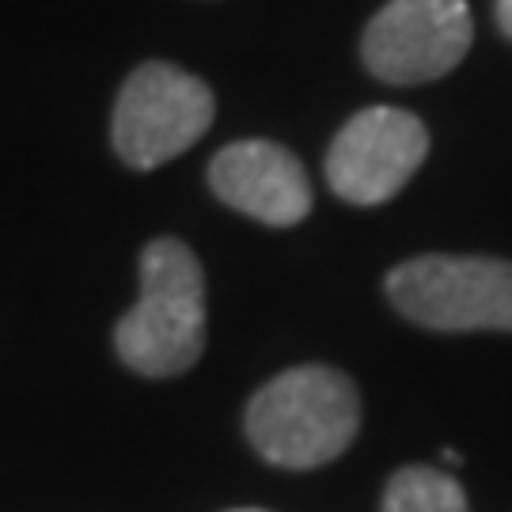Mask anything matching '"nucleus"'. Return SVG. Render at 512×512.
Returning <instances> with one entry per match:
<instances>
[{"label": "nucleus", "mask_w": 512, "mask_h": 512, "mask_svg": "<svg viewBox=\"0 0 512 512\" xmlns=\"http://www.w3.org/2000/svg\"><path fill=\"white\" fill-rule=\"evenodd\" d=\"M361 429V399L349 376L300 365L258 387L247 403V440L262 459L311 471L346 452Z\"/></svg>", "instance_id": "obj_1"}, {"label": "nucleus", "mask_w": 512, "mask_h": 512, "mask_svg": "<svg viewBox=\"0 0 512 512\" xmlns=\"http://www.w3.org/2000/svg\"><path fill=\"white\" fill-rule=\"evenodd\" d=\"M118 357L164 380L198 365L205 349V277L183 239H152L141 255V300L114 327Z\"/></svg>", "instance_id": "obj_2"}, {"label": "nucleus", "mask_w": 512, "mask_h": 512, "mask_svg": "<svg viewBox=\"0 0 512 512\" xmlns=\"http://www.w3.org/2000/svg\"><path fill=\"white\" fill-rule=\"evenodd\" d=\"M213 92L179 65L148 61L133 69L114 103V148L129 167L152 171L190 145L213 122Z\"/></svg>", "instance_id": "obj_3"}, {"label": "nucleus", "mask_w": 512, "mask_h": 512, "mask_svg": "<svg viewBox=\"0 0 512 512\" xmlns=\"http://www.w3.org/2000/svg\"><path fill=\"white\" fill-rule=\"evenodd\" d=\"M391 304L429 330H512V262L410 258L387 277Z\"/></svg>", "instance_id": "obj_4"}, {"label": "nucleus", "mask_w": 512, "mask_h": 512, "mask_svg": "<svg viewBox=\"0 0 512 512\" xmlns=\"http://www.w3.org/2000/svg\"><path fill=\"white\" fill-rule=\"evenodd\" d=\"M471 35L467 0H391L365 27L361 57L387 84H425L456 69Z\"/></svg>", "instance_id": "obj_5"}, {"label": "nucleus", "mask_w": 512, "mask_h": 512, "mask_svg": "<svg viewBox=\"0 0 512 512\" xmlns=\"http://www.w3.org/2000/svg\"><path fill=\"white\" fill-rule=\"evenodd\" d=\"M429 152V133L410 110L368 107L349 118L327 152V183L353 205L391 202Z\"/></svg>", "instance_id": "obj_6"}, {"label": "nucleus", "mask_w": 512, "mask_h": 512, "mask_svg": "<svg viewBox=\"0 0 512 512\" xmlns=\"http://www.w3.org/2000/svg\"><path fill=\"white\" fill-rule=\"evenodd\" d=\"M209 186L224 205L274 228H289L311 213L304 164L274 141H236L209 164Z\"/></svg>", "instance_id": "obj_7"}, {"label": "nucleus", "mask_w": 512, "mask_h": 512, "mask_svg": "<svg viewBox=\"0 0 512 512\" xmlns=\"http://www.w3.org/2000/svg\"><path fill=\"white\" fill-rule=\"evenodd\" d=\"M380 512H471L467 494L452 475L437 467H403L387 482Z\"/></svg>", "instance_id": "obj_8"}, {"label": "nucleus", "mask_w": 512, "mask_h": 512, "mask_svg": "<svg viewBox=\"0 0 512 512\" xmlns=\"http://www.w3.org/2000/svg\"><path fill=\"white\" fill-rule=\"evenodd\" d=\"M497 27L512 38V0H497Z\"/></svg>", "instance_id": "obj_9"}, {"label": "nucleus", "mask_w": 512, "mask_h": 512, "mask_svg": "<svg viewBox=\"0 0 512 512\" xmlns=\"http://www.w3.org/2000/svg\"><path fill=\"white\" fill-rule=\"evenodd\" d=\"M232 512H266V509H232Z\"/></svg>", "instance_id": "obj_10"}]
</instances>
